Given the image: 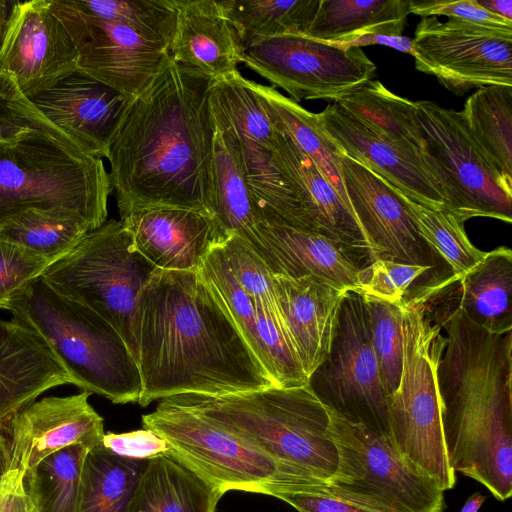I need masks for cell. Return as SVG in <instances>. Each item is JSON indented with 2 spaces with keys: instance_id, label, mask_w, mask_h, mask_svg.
<instances>
[{
  "instance_id": "1",
  "label": "cell",
  "mask_w": 512,
  "mask_h": 512,
  "mask_svg": "<svg viewBox=\"0 0 512 512\" xmlns=\"http://www.w3.org/2000/svg\"><path fill=\"white\" fill-rule=\"evenodd\" d=\"M133 344L141 407L275 386L198 270L153 271L137 299Z\"/></svg>"
},
{
  "instance_id": "2",
  "label": "cell",
  "mask_w": 512,
  "mask_h": 512,
  "mask_svg": "<svg viewBox=\"0 0 512 512\" xmlns=\"http://www.w3.org/2000/svg\"><path fill=\"white\" fill-rule=\"evenodd\" d=\"M211 81L170 57L131 100L107 157L120 216L146 206L191 208L212 216Z\"/></svg>"
},
{
  "instance_id": "3",
  "label": "cell",
  "mask_w": 512,
  "mask_h": 512,
  "mask_svg": "<svg viewBox=\"0 0 512 512\" xmlns=\"http://www.w3.org/2000/svg\"><path fill=\"white\" fill-rule=\"evenodd\" d=\"M435 316L446 332L437 378L449 464L504 501L512 494V332L485 330L457 304Z\"/></svg>"
},
{
  "instance_id": "4",
  "label": "cell",
  "mask_w": 512,
  "mask_h": 512,
  "mask_svg": "<svg viewBox=\"0 0 512 512\" xmlns=\"http://www.w3.org/2000/svg\"><path fill=\"white\" fill-rule=\"evenodd\" d=\"M166 399L215 420L268 454L279 467V484L296 477L326 481L336 473L338 452L329 433V412L309 384Z\"/></svg>"
},
{
  "instance_id": "5",
  "label": "cell",
  "mask_w": 512,
  "mask_h": 512,
  "mask_svg": "<svg viewBox=\"0 0 512 512\" xmlns=\"http://www.w3.org/2000/svg\"><path fill=\"white\" fill-rule=\"evenodd\" d=\"M6 310L45 340L73 385L115 404L138 402L142 385L137 362L120 334L98 314L62 296L41 276Z\"/></svg>"
},
{
  "instance_id": "6",
  "label": "cell",
  "mask_w": 512,
  "mask_h": 512,
  "mask_svg": "<svg viewBox=\"0 0 512 512\" xmlns=\"http://www.w3.org/2000/svg\"><path fill=\"white\" fill-rule=\"evenodd\" d=\"M112 188L104 162L40 132L0 142V227L28 209L67 210L94 229Z\"/></svg>"
},
{
  "instance_id": "7",
  "label": "cell",
  "mask_w": 512,
  "mask_h": 512,
  "mask_svg": "<svg viewBox=\"0 0 512 512\" xmlns=\"http://www.w3.org/2000/svg\"><path fill=\"white\" fill-rule=\"evenodd\" d=\"M402 370L387 397L390 439L399 453L445 491L456 484L446 452L437 370L446 344L425 301L401 305Z\"/></svg>"
},
{
  "instance_id": "8",
  "label": "cell",
  "mask_w": 512,
  "mask_h": 512,
  "mask_svg": "<svg viewBox=\"0 0 512 512\" xmlns=\"http://www.w3.org/2000/svg\"><path fill=\"white\" fill-rule=\"evenodd\" d=\"M155 269L135 249L124 223L111 219L88 232L41 277L56 292L108 322L134 356L133 320L137 299Z\"/></svg>"
},
{
  "instance_id": "9",
  "label": "cell",
  "mask_w": 512,
  "mask_h": 512,
  "mask_svg": "<svg viewBox=\"0 0 512 512\" xmlns=\"http://www.w3.org/2000/svg\"><path fill=\"white\" fill-rule=\"evenodd\" d=\"M328 412L338 452L336 473L325 481L333 494L375 512H444V491L404 458L389 437Z\"/></svg>"
},
{
  "instance_id": "10",
  "label": "cell",
  "mask_w": 512,
  "mask_h": 512,
  "mask_svg": "<svg viewBox=\"0 0 512 512\" xmlns=\"http://www.w3.org/2000/svg\"><path fill=\"white\" fill-rule=\"evenodd\" d=\"M173 457L223 495L232 490L269 495L281 480L277 463L246 438L196 411L163 399L142 416Z\"/></svg>"
},
{
  "instance_id": "11",
  "label": "cell",
  "mask_w": 512,
  "mask_h": 512,
  "mask_svg": "<svg viewBox=\"0 0 512 512\" xmlns=\"http://www.w3.org/2000/svg\"><path fill=\"white\" fill-rule=\"evenodd\" d=\"M421 156L438 184L445 209L464 221L487 217L512 222V189L480 153L460 111L415 101Z\"/></svg>"
},
{
  "instance_id": "12",
  "label": "cell",
  "mask_w": 512,
  "mask_h": 512,
  "mask_svg": "<svg viewBox=\"0 0 512 512\" xmlns=\"http://www.w3.org/2000/svg\"><path fill=\"white\" fill-rule=\"evenodd\" d=\"M308 384L329 410L390 438L387 396L359 291L345 293L329 354Z\"/></svg>"
},
{
  "instance_id": "13",
  "label": "cell",
  "mask_w": 512,
  "mask_h": 512,
  "mask_svg": "<svg viewBox=\"0 0 512 512\" xmlns=\"http://www.w3.org/2000/svg\"><path fill=\"white\" fill-rule=\"evenodd\" d=\"M243 63L296 102H335L372 80L377 70L361 48H344L298 34L248 42L243 45Z\"/></svg>"
},
{
  "instance_id": "14",
  "label": "cell",
  "mask_w": 512,
  "mask_h": 512,
  "mask_svg": "<svg viewBox=\"0 0 512 512\" xmlns=\"http://www.w3.org/2000/svg\"><path fill=\"white\" fill-rule=\"evenodd\" d=\"M415 68L461 96L473 88L512 86V30L425 17L412 39Z\"/></svg>"
},
{
  "instance_id": "15",
  "label": "cell",
  "mask_w": 512,
  "mask_h": 512,
  "mask_svg": "<svg viewBox=\"0 0 512 512\" xmlns=\"http://www.w3.org/2000/svg\"><path fill=\"white\" fill-rule=\"evenodd\" d=\"M50 7L74 43L77 68L129 99L141 95L170 59V42L150 32L85 15L66 0H50Z\"/></svg>"
},
{
  "instance_id": "16",
  "label": "cell",
  "mask_w": 512,
  "mask_h": 512,
  "mask_svg": "<svg viewBox=\"0 0 512 512\" xmlns=\"http://www.w3.org/2000/svg\"><path fill=\"white\" fill-rule=\"evenodd\" d=\"M89 392L49 396L25 405L1 425L4 465L30 474L49 455L79 445L102 443L104 420L90 405Z\"/></svg>"
},
{
  "instance_id": "17",
  "label": "cell",
  "mask_w": 512,
  "mask_h": 512,
  "mask_svg": "<svg viewBox=\"0 0 512 512\" xmlns=\"http://www.w3.org/2000/svg\"><path fill=\"white\" fill-rule=\"evenodd\" d=\"M340 166L353 213L379 258L432 269L445 263L421 236L402 192L343 153Z\"/></svg>"
},
{
  "instance_id": "18",
  "label": "cell",
  "mask_w": 512,
  "mask_h": 512,
  "mask_svg": "<svg viewBox=\"0 0 512 512\" xmlns=\"http://www.w3.org/2000/svg\"><path fill=\"white\" fill-rule=\"evenodd\" d=\"M28 98L80 150L101 159L133 100L78 68Z\"/></svg>"
},
{
  "instance_id": "19",
  "label": "cell",
  "mask_w": 512,
  "mask_h": 512,
  "mask_svg": "<svg viewBox=\"0 0 512 512\" xmlns=\"http://www.w3.org/2000/svg\"><path fill=\"white\" fill-rule=\"evenodd\" d=\"M76 68V48L50 0H17L0 52V73L29 97Z\"/></svg>"
},
{
  "instance_id": "20",
  "label": "cell",
  "mask_w": 512,
  "mask_h": 512,
  "mask_svg": "<svg viewBox=\"0 0 512 512\" xmlns=\"http://www.w3.org/2000/svg\"><path fill=\"white\" fill-rule=\"evenodd\" d=\"M216 245L203 259L199 273L274 385L282 388L307 385L309 379L279 314L239 286Z\"/></svg>"
},
{
  "instance_id": "21",
  "label": "cell",
  "mask_w": 512,
  "mask_h": 512,
  "mask_svg": "<svg viewBox=\"0 0 512 512\" xmlns=\"http://www.w3.org/2000/svg\"><path fill=\"white\" fill-rule=\"evenodd\" d=\"M318 117L341 153L368 167L413 201L429 208H445L440 188L420 152L393 143L335 103Z\"/></svg>"
},
{
  "instance_id": "22",
  "label": "cell",
  "mask_w": 512,
  "mask_h": 512,
  "mask_svg": "<svg viewBox=\"0 0 512 512\" xmlns=\"http://www.w3.org/2000/svg\"><path fill=\"white\" fill-rule=\"evenodd\" d=\"M120 220L135 249L163 270H198L210 249L225 240L210 214L191 208L140 207Z\"/></svg>"
},
{
  "instance_id": "23",
  "label": "cell",
  "mask_w": 512,
  "mask_h": 512,
  "mask_svg": "<svg viewBox=\"0 0 512 512\" xmlns=\"http://www.w3.org/2000/svg\"><path fill=\"white\" fill-rule=\"evenodd\" d=\"M243 239L273 274L312 276L344 290L359 288L363 266L323 235L294 228L272 217H261Z\"/></svg>"
},
{
  "instance_id": "24",
  "label": "cell",
  "mask_w": 512,
  "mask_h": 512,
  "mask_svg": "<svg viewBox=\"0 0 512 512\" xmlns=\"http://www.w3.org/2000/svg\"><path fill=\"white\" fill-rule=\"evenodd\" d=\"M273 154L293 184L312 232L337 243L358 261L365 259L367 265L379 258L352 209L289 135L277 129Z\"/></svg>"
},
{
  "instance_id": "25",
  "label": "cell",
  "mask_w": 512,
  "mask_h": 512,
  "mask_svg": "<svg viewBox=\"0 0 512 512\" xmlns=\"http://www.w3.org/2000/svg\"><path fill=\"white\" fill-rule=\"evenodd\" d=\"M278 311L309 379L329 354L348 290L321 279L273 274Z\"/></svg>"
},
{
  "instance_id": "26",
  "label": "cell",
  "mask_w": 512,
  "mask_h": 512,
  "mask_svg": "<svg viewBox=\"0 0 512 512\" xmlns=\"http://www.w3.org/2000/svg\"><path fill=\"white\" fill-rule=\"evenodd\" d=\"M176 21L169 54L211 80L237 71L243 46L221 1L174 0Z\"/></svg>"
},
{
  "instance_id": "27",
  "label": "cell",
  "mask_w": 512,
  "mask_h": 512,
  "mask_svg": "<svg viewBox=\"0 0 512 512\" xmlns=\"http://www.w3.org/2000/svg\"><path fill=\"white\" fill-rule=\"evenodd\" d=\"M72 380L45 340L0 318V425L45 391Z\"/></svg>"
},
{
  "instance_id": "28",
  "label": "cell",
  "mask_w": 512,
  "mask_h": 512,
  "mask_svg": "<svg viewBox=\"0 0 512 512\" xmlns=\"http://www.w3.org/2000/svg\"><path fill=\"white\" fill-rule=\"evenodd\" d=\"M213 129L211 182L212 216L225 240L244 238L258 223L245 179L237 134L218 104L209 96Z\"/></svg>"
},
{
  "instance_id": "29",
  "label": "cell",
  "mask_w": 512,
  "mask_h": 512,
  "mask_svg": "<svg viewBox=\"0 0 512 512\" xmlns=\"http://www.w3.org/2000/svg\"><path fill=\"white\" fill-rule=\"evenodd\" d=\"M246 82L257 96L273 127L289 135L351 208L341 176L342 153L324 131L318 113H313L284 96L274 86L260 84L247 78Z\"/></svg>"
},
{
  "instance_id": "30",
  "label": "cell",
  "mask_w": 512,
  "mask_h": 512,
  "mask_svg": "<svg viewBox=\"0 0 512 512\" xmlns=\"http://www.w3.org/2000/svg\"><path fill=\"white\" fill-rule=\"evenodd\" d=\"M222 496L164 453L148 460L128 512H215Z\"/></svg>"
},
{
  "instance_id": "31",
  "label": "cell",
  "mask_w": 512,
  "mask_h": 512,
  "mask_svg": "<svg viewBox=\"0 0 512 512\" xmlns=\"http://www.w3.org/2000/svg\"><path fill=\"white\" fill-rule=\"evenodd\" d=\"M457 305L476 324L495 334L512 332V251L486 252L459 281Z\"/></svg>"
},
{
  "instance_id": "32",
  "label": "cell",
  "mask_w": 512,
  "mask_h": 512,
  "mask_svg": "<svg viewBox=\"0 0 512 512\" xmlns=\"http://www.w3.org/2000/svg\"><path fill=\"white\" fill-rule=\"evenodd\" d=\"M409 0H319L303 35L337 44L365 34L401 36Z\"/></svg>"
},
{
  "instance_id": "33",
  "label": "cell",
  "mask_w": 512,
  "mask_h": 512,
  "mask_svg": "<svg viewBox=\"0 0 512 512\" xmlns=\"http://www.w3.org/2000/svg\"><path fill=\"white\" fill-rule=\"evenodd\" d=\"M460 112L480 153L512 189V86L478 88Z\"/></svg>"
},
{
  "instance_id": "34",
  "label": "cell",
  "mask_w": 512,
  "mask_h": 512,
  "mask_svg": "<svg viewBox=\"0 0 512 512\" xmlns=\"http://www.w3.org/2000/svg\"><path fill=\"white\" fill-rule=\"evenodd\" d=\"M148 460L118 456L101 444L89 450L77 512H128Z\"/></svg>"
},
{
  "instance_id": "35",
  "label": "cell",
  "mask_w": 512,
  "mask_h": 512,
  "mask_svg": "<svg viewBox=\"0 0 512 512\" xmlns=\"http://www.w3.org/2000/svg\"><path fill=\"white\" fill-rule=\"evenodd\" d=\"M334 103L393 143L420 152L415 101L392 93L377 80H370Z\"/></svg>"
},
{
  "instance_id": "36",
  "label": "cell",
  "mask_w": 512,
  "mask_h": 512,
  "mask_svg": "<svg viewBox=\"0 0 512 512\" xmlns=\"http://www.w3.org/2000/svg\"><path fill=\"white\" fill-rule=\"evenodd\" d=\"M92 230L75 212L28 209L1 226L0 237L54 263Z\"/></svg>"
},
{
  "instance_id": "37",
  "label": "cell",
  "mask_w": 512,
  "mask_h": 512,
  "mask_svg": "<svg viewBox=\"0 0 512 512\" xmlns=\"http://www.w3.org/2000/svg\"><path fill=\"white\" fill-rule=\"evenodd\" d=\"M319 0H224L225 14L242 46L254 39L303 35Z\"/></svg>"
},
{
  "instance_id": "38",
  "label": "cell",
  "mask_w": 512,
  "mask_h": 512,
  "mask_svg": "<svg viewBox=\"0 0 512 512\" xmlns=\"http://www.w3.org/2000/svg\"><path fill=\"white\" fill-rule=\"evenodd\" d=\"M412 218L425 241L450 268V283H457L485 256L469 240L465 221L445 208H429L404 195Z\"/></svg>"
},
{
  "instance_id": "39",
  "label": "cell",
  "mask_w": 512,
  "mask_h": 512,
  "mask_svg": "<svg viewBox=\"0 0 512 512\" xmlns=\"http://www.w3.org/2000/svg\"><path fill=\"white\" fill-rule=\"evenodd\" d=\"M88 451L79 445L64 448L43 459L26 475L37 512H77Z\"/></svg>"
},
{
  "instance_id": "40",
  "label": "cell",
  "mask_w": 512,
  "mask_h": 512,
  "mask_svg": "<svg viewBox=\"0 0 512 512\" xmlns=\"http://www.w3.org/2000/svg\"><path fill=\"white\" fill-rule=\"evenodd\" d=\"M77 11L101 20L131 24L171 42L174 0H66Z\"/></svg>"
},
{
  "instance_id": "41",
  "label": "cell",
  "mask_w": 512,
  "mask_h": 512,
  "mask_svg": "<svg viewBox=\"0 0 512 512\" xmlns=\"http://www.w3.org/2000/svg\"><path fill=\"white\" fill-rule=\"evenodd\" d=\"M363 296L369 314L372 344L386 396L398 387L403 359L401 305Z\"/></svg>"
},
{
  "instance_id": "42",
  "label": "cell",
  "mask_w": 512,
  "mask_h": 512,
  "mask_svg": "<svg viewBox=\"0 0 512 512\" xmlns=\"http://www.w3.org/2000/svg\"><path fill=\"white\" fill-rule=\"evenodd\" d=\"M29 132L44 133L79 149L36 109L11 76L0 73V142H15Z\"/></svg>"
},
{
  "instance_id": "43",
  "label": "cell",
  "mask_w": 512,
  "mask_h": 512,
  "mask_svg": "<svg viewBox=\"0 0 512 512\" xmlns=\"http://www.w3.org/2000/svg\"><path fill=\"white\" fill-rule=\"evenodd\" d=\"M216 247L239 286L279 314L273 273L255 250L237 235L228 237Z\"/></svg>"
},
{
  "instance_id": "44",
  "label": "cell",
  "mask_w": 512,
  "mask_h": 512,
  "mask_svg": "<svg viewBox=\"0 0 512 512\" xmlns=\"http://www.w3.org/2000/svg\"><path fill=\"white\" fill-rule=\"evenodd\" d=\"M430 270L429 266L378 258L362 268L357 291L364 296L400 305L412 284Z\"/></svg>"
},
{
  "instance_id": "45",
  "label": "cell",
  "mask_w": 512,
  "mask_h": 512,
  "mask_svg": "<svg viewBox=\"0 0 512 512\" xmlns=\"http://www.w3.org/2000/svg\"><path fill=\"white\" fill-rule=\"evenodd\" d=\"M52 263L0 237V310L10 303Z\"/></svg>"
},
{
  "instance_id": "46",
  "label": "cell",
  "mask_w": 512,
  "mask_h": 512,
  "mask_svg": "<svg viewBox=\"0 0 512 512\" xmlns=\"http://www.w3.org/2000/svg\"><path fill=\"white\" fill-rule=\"evenodd\" d=\"M271 496L286 502L298 512H375L337 497L325 480L315 477L286 480L273 490Z\"/></svg>"
},
{
  "instance_id": "47",
  "label": "cell",
  "mask_w": 512,
  "mask_h": 512,
  "mask_svg": "<svg viewBox=\"0 0 512 512\" xmlns=\"http://www.w3.org/2000/svg\"><path fill=\"white\" fill-rule=\"evenodd\" d=\"M410 13L425 17L446 16L498 29L512 30V22L490 13L476 0H429L410 1Z\"/></svg>"
},
{
  "instance_id": "48",
  "label": "cell",
  "mask_w": 512,
  "mask_h": 512,
  "mask_svg": "<svg viewBox=\"0 0 512 512\" xmlns=\"http://www.w3.org/2000/svg\"><path fill=\"white\" fill-rule=\"evenodd\" d=\"M101 445L118 456L138 460H148L168 451L166 442L145 428L124 433H105Z\"/></svg>"
},
{
  "instance_id": "49",
  "label": "cell",
  "mask_w": 512,
  "mask_h": 512,
  "mask_svg": "<svg viewBox=\"0 0 512 512\" xmlns=\"http://www.w3.org/2000/svg\"><path fill=\"white\" fill-rule=\"evenodd\" d=\"M0 512H37L25 473L17 468L3 466Z\"/></svg>"
},
{
  "instance_id": "50",
  "label": "cell",
  "mask_w": 512,
  "mask_h": 512,
  "mask_svg": "<svg viewBox=\"0 0 512 512\" xmlns=\"http://www.w3.org/2000/svg\"><path fill=\"white\" fill-rule=\"evenodd\" d=\"M344 48H361L368 45H383L395 50L412 54V39L406 36L365 34L334 44Z\"/></svg>"
},
{
  "instance_id": "51",
  "label": "cell",
  "mask_w": 512,
  "mask_h": 512,
  "mask_svg": "<svg viewBox=\"0 0 512 512\" xmlns=\"http://www.w3.org/2000/svg\"><path fill=\"white\" fill-rule=\"evenodd\" d=\"M485 10L512 22V0H476Z\"/></svg>"
},
{
  "instance_id": "52",
  "label": "cell",
  "mask_w": 512,
  "mask_h": 512,
  "mask_svg": "<svg viewBox=\"0 0 512 512\" xmlns=\"http://www.w3.org/2000/svg\"><path fill=\"white\" fill-rule=\"evenodd\" d=\"M16 2L17 0H0V52L6 38Z\"/></svg>"
},
{
  "instance_id": "53",
  "label": "cell",
  "mask_w": 512,
  "mask_h": 512,
  "mask_svg": "<svg viewBox=\"0 0 512 512\" xmlns=\"http://www.w3.org/2000/svg\"><path fill=\"white\" fill-rule=\"evenodd\" d=\"M485 500L484 495L475 492L467 499L460 512H478Z\"/></svg>"
},
{
  "instance_id": "54",
  "label": "cell",
  "mask_w": 512,
  "mask_h": 512,
  "mask_svg": "<svg viewBox=\"0 0 512 512\" xmlns=\"http://www.w3.org/2000/svg\"><path fill=\"white\" fill-rule=\"evenodd\" d=\"M3 461H4V437L0 430V478L3 471Z\"/></svg>"
}]
</instances>
